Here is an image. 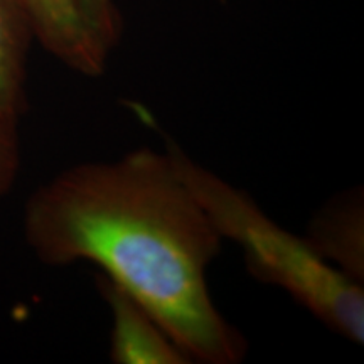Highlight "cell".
I'll list each match as a JSON object with an SVG mask.
<instances>
[{
	"instance_id": "cell-1",
	"label": "cell",
	"mask_w": 364,
	"mask_h": 364,
	"mask_svg": "<svg viewBox=\"0 0 364 364\" xmlns=\"http://www.w3.org/2000/svg\"><path fill=\"white\" fill-rule=\"evenodd\" d=\"M26 245L46 267L86 262L147 309L191 363L240 364L250 344L213 300L223 236L166 149L59 171L29 194Z\"/></svg>"
},
{
	"instance_id": "cell-2",
	"label": "cell",
	"mask_w": 364,
	"mask_h": 364,
	"mask_svg": "<svg viewBox=\"0 0 364 364\" xmlns=\"http://www.w3.org/2000/svg\"><path fill=\"white\" fill-rule=\"evenodd\" d=\"M166 150L223 240L241 248L255 280L284 290L339 338L358 346L364 343L361 284L326 263L306 236L273 221L247 191L196 162L181 145L169 140Z\"/></svg>"
},
{
	"instance_id": "cell-3",
	"label": "cell",
	"mask_w": 364,
	"mask_h": 364,
	"mask_svg": "<svg viewBox=\"0 0 364 364\" xmlns=\"http://www.w3.org/2000/svg\"><path fill=\"white\" fill-rule=\"evenodd\" d=\"M34 41L68 70L86 78L107 71L110 53L91 29L78 0H19Z\"/></svg>"
},
{
	"instance_id": "cell-4",
	"label": "cell",
	"mask_w": 364,
	"mask_h": 364,
	"mask_svg": "<svg viewBox=\"0 0 364 364\" xmlns=\"http://www.w3.org/2000/svg\"><path fill=\"white\" fill-rule=\"evenodd\" d=\"M98 292L110 311V349L113 364H189L184 351L147 309L117 284L97 277Z\"/></svg>"
},
{
	"instance_id": "cell-5",
	"label": "cell",
	"mask_w": 364,
	"mask_h": 364,
	"mask_svg": "<svg viewBox=\"0 0 364 364\" xmlns=\"http://www.w3.org/2000/svg\"><path fill=\"white\" fill-rule=\"evenodd\" d=\"M318 257L356 284L364 282V193L361 186L327 199L304 235Z\"/></svg>"
},
{
	"instance_id": "cell-6",
	"label": "cell",
	"mask_w": 364,
	"mask_h": 364,
	"mask_svg": "<svg viewBox=\"0 0 364 364\" xmlns=\"http://www.w3.org/2000/svg\"><path fill=\"white\" fill-rule=\"evenodd\" d=\"M33 29L19 0H0V113L21 122L29 108L27 59Z\"/></svg>"
},
{
	"instance_id": "cell-7",
	"label": "cell",
	"mask_w": 364,
	"mask_h": 364,
	"mask_svg": "<svg viewBox=\"0 0 364 364\" xmlns=\"http://www.w3.org/2000/svg\"><path fill=\"white\" fill-rule=\"evenodd\" d=\"M86 21L108 53L120 44L124 36V17L115 0H78Z\"/></svg>"
},
{
	"instance_id": "cell-8",
	"label": "cell",
	"mask_w": 364,
	"mask_h": 364,
	"mask_svg": "<svg viewBox=\"0 0 364 364\" xmlns=\"http://www.w3.org/2000/svg\"><path fill=\"white\" fill-rule=\"evenodd\" d=\"M21 122L0 113V201L11 193L22 166Z\"/></svg>"
}]
</instances>
